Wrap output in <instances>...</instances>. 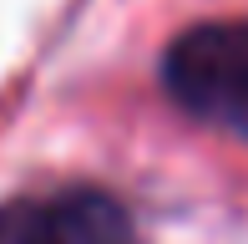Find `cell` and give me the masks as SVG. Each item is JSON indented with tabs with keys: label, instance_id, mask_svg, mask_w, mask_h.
Here are the masks:
<instances>
[{
	"label": "cell",
	"instance_id": "obj_1",
	"mask_svg": "<svg viewBox=\"0 0 248 244\" xmlns=\"http://www.w3.org/2000/svg\"><path fill=\"white\" fill-rule=\"evenodd\" d=\"M162 87L187 117L248 142V20H202L162 56Z\"/></svg>",
	"mask_w": 248,
	"mask_h": 244
},
{
	"label": "cell",
	"instance_id": "obj_2",
	"mask_svg": "<svg viewBox=\"0 0 248 244\" xmlns=\"http://www.w3.org/2000/svg\"><path fill=\"white\" fill-rule=\"evenodd\" d=\"M0 244H132V219L101 188H51L0 204Z\"/></svg>",
	"mask_w": 248,
	"mask_h": 244
}]
</instances>
